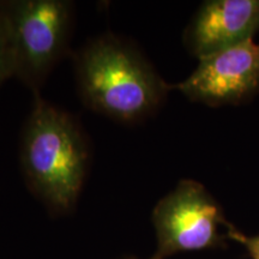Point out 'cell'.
Wrapping results in <instances>:
<instances>
[{
	"mask_svg": "<svg viewBox=\"0 0 259 259\" xmlns=\"http://www.w3.org/2000/svg\"><path fill=\"white\" fill-rule=\"evenodd\" d=\"M74 70L84 105L127 124L153 115L173 89L137 48L112 34L84 45Z\"/></svg>",
	"mask_w": 259,
	"mask_h": 259,
	"instance_id": "cell-1",
	"label": "cell"
},
{
	"mask_svg": "<svg viewBox=\"0 0 259 259\" xmlns=\"http://www.w3.org/2000/svg\"><path fill=\"white\" fill-rule=\"evenodd\" d=\"M19 154L32 194L54 215L72 211L90 161L88 141L78 121L36 94Z\"/></svg>",
	"mask_w": 259,
	"mask_h": 259,
	"instance_id": "cell-2",
	"label": "cell"
},
{
	"mask_svg": "<svg viewBox=\"0 0 259 259\" xmlns=\"http://www.w3.org/2000/svg\"><path fill=\"white\" fill-rule=\"evenodd\" d=\"M16 59V77L35 95L69 50L73 5L66 0L0 2Z\"/></svg>",
	"mask_w": 259,
	"mask_h": 259,
	"instance_id": "cell-3",
	"label": "cell"
},
{
	"mask_svg": "<svg viewBox=\"0 0 259 259\" xmlns=\"http://www.w3.org/2000/svg\"><path fill=\"white\" fill-rule=\"evenodd\" d=\"M157 247L154 255L164 259L179 252L212 250L227 246L222 206L205 186L184 179L158 200L151 213Z\"/></svg>",
	"mask_w": 259,
	"mask_h": 259,
	"instance_id": "cell-4",
	"label": "cell"
},
{
	"mask_svg": "<svg viewBox=\"0 0 259 259\" xmlns=\"http://www.w3.org/2000/svg\"><path fill=\"white\" fill-rule=\"evenodd\" d=\"M173 89L209 107L250 102L259 94V44L252 38L202 58L196 70Z\"/></svg>",
	"mask_w": 259,
	"mask_h": 259,
	"instance_id": "cell-5",
	"label": "cell"
},
{
	"mask_svg": "<svg viewBox=\"0 0 259 259\" xmlns=\"http://www.w3.org/2000/svg\"><path fill=\"white\" fill-rule=\"evenodd\" d=\"M259 31V0H208L191 18L183 41L197 59L252 40Z\"/></svg>",
	"mask_w": 259,
	"mask_h": 259,
	"instance_id": "cell-6",
	"label": "cell"
},
{
	"mask_svg": "<svg viewBox=\"0 0 259 259\" xmlns=\"http://www.w3.org/2000/svg\"><path fill=\"white\" fill-rule=\"evenodd\" d=\"M14 76H16L14 46L8 23L0 9V85Z\"/></svg>",
	"mask_w": 259,
	"mask_h": 259,
	"instance_id": "cell-7",
	"label": "cell"
},
{
	"mask_svg": "<svg viewBox=\"0 0 259 259\" xmlns=\"http://www.w3.org/2000/svg\"><path fill=\"white\" fill-rule=\"evenodd\" d=\"M227 236L228 240L239 242L244 246L252 259H259V234L247 235L231 223L227 228Z\"/></svg>",
	"mask_w": 259,
	"mask_h": 259,
	"instance_id": "cell-8",
	"label": "cell"
},
{
	"mask_svg": "<svg viewBox=\"0 0 259 259\" xmlns=\"http://www.w3.org/2000/svg\"><path fill=\"white\" fill-rule=\"evenodd\" d=\"M120 259H139L138 257H135V255H127V257H124V258H120ZM148 259H158L156 255H153V257L148 258Z\"/></svg>",
	"mask_w": 259,
	"mask_h": 259,
	"instance_id": "cell-9",
	"label": "cell"
}]
</instances>
